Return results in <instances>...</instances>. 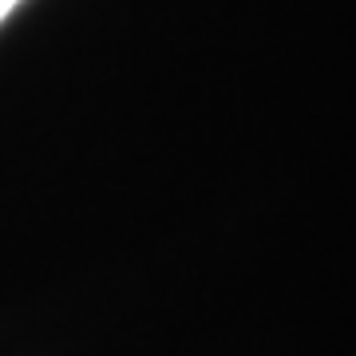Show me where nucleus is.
<instances>
[{"label": "nucleus", "instance_id": "nucleus-1", "mask_svg": "<svg viewBox=\"0 0 356 356\" xmlns=\"http://www.w3.org/2000/svg\"><path fill=\"white\" fill-rule=\"evenodd\" d=\"M16 4H20V0H0V24H4L8 16H13V8H16Z\"/></svg>", "mask_w": 356, "mask_h": 356}]
</instances>
